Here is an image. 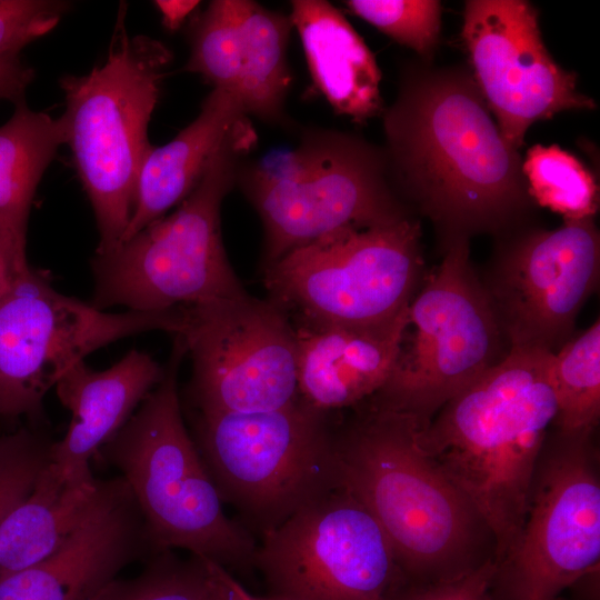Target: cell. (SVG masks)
<instances>
[{"instance_id":"1","label":"cell","mask_w":600,"mask_h":600,"mask_svg":"<svg viewBox=\"0 0 600 600\" xmlns=\"http://www.w3.org/2000/svg\"><path fill=\"white\" fill-rule=\"evenodd\" d=\"M391 183L430 220L443 252L478 234L531 224L537 204L523 159L502 136L469 68L413 60L383 113Z\"/></svg>"},{"instance_id":"2","label":"cell","mask_w":600,"mask_h":600,"mask_svg":"<svg viewBox=\"0 0 600 600\" xmlns=\"http://www.w3.org/2000/svg\"><path fill=\"white\" fill-rule=\"evenodd\" d=\"M336 427L339 487L374 517L408 582L463 577L496 560L492 530L427 456L410 414L366 400Z\"/></svg>"},{"instance_id":"3","label":"cell","mask_w":600,"mask_h":600,"mask_svg":"<svg viewBox=\"0 0 600 600\" xmlns=\"http://www.w3.org/2000/svg\"><path fill=\"white\" fill-rule=\"evenodd\" d=\"M553 353L511 347L420 428L427 456L481 513L496 539V563L517 541L530 486L557 401Z\"/></svg>"},{"instance_id":"4","label":"cell","mask_w":600,"mask_h":600,"mask_svg":"<svg viewBox=\"0 0 600 600\" xmlns=\"http://www.w3.org/2000/svg\"><path fill=\"white\" fill-rule=\"evenodd\" d=\"M186 354L182 338L174 336L161 380L98 454L120 470L157 553L179 548L226 570H246L258 546L227 517L183 422L178 372Z\"/></svg>"},{"instance_id":"5","label":"cell","mask_w":600,"mask_h":600,"mask_svg":"<svg viewBox=\"0 0 600 600\" xmlns=\"http://www.w3.org/2000/svg\"><path fill=\"white\" fill-rule=\"evenodd\" d=\"M256 141L254 128L244 118L172 212L149 223L113 251L94 256L93 307L161 312L248 292L224 250L220 212L237 181L242 158Z\"/></svg>"},{"instance_id":"6","label":"cell","mask_w":600,"mask_h":600,"mask_svg":"<svg viewBox=\"0 0 600 600\" xmlns=\"http://www.w3.org/2000/svg\"><path fill=\"white\" fill-rule=\"evenodd\" d=\"M121 6L107 59L82 76H64L60 117L78 176L92 206L99 244L113 251L128 228L138 176L151 149L148 127L172 54L159 40L130 36Z\"/></svg>"},{"instance_id":"7","label":"cell","mask_w":600,"mask_h":600,"mask_svg":"<svg viewBox=\"0 0 600 600\" xmlns=\"http://www.w3.org/2000/svg\"><path fill=\"white\" fill-rule=\"evenodd\" d=\"M236 182L262 222V269L331 232L414 217L383 149L339 130H307L290 151L241 163Z\"/></svg>"},{"instance_id":"8","label":"cell","mask_w":600,"mask_h":600,"mask_svg":"<svg viewBox=\"0 0 600 600\" xmlns=\"http://www.w3.org/2000/svg\"><path fill=\"white\" fill-rule=\"evenodd\" d=\"M329 414L300 397L262 412L196 411L192 439L222 501L264 534L340 488Z\"/></svg>"},{"instance_id":"9","label":"cell","mask_w":600,"mask_h":600,"mask_svg":"<svg viewBox=\"0 0 600 600\" xmlns=\"http://www.w3.org/2000/svg\"><path fill=\"white\" fill-rule=\"evenodd\" d=\"M262 270L269 299L294 327L387 324L408 310L427 277L420 221L341 229Z\"/></svg>"},{"instance_id":"10","label":"cell","mask_w":600,"mask_h":600,"mask_svg":"<svg viewBox=\"0 0 600 600\" xmlns=\"http://www.w3.org/2000/svg\"><path fill=\"white\" fill-rule=\"evenodd\" d=\"M509 350L471 262L470 241H458L442 252L410 302L394 368L368 401L412 416L422 429Z\"/></svg>"},{"instance_id":"11","label":"cell","mask_w":600,"mask_h":600,"mask_svg":"<svg viewBox=\"0 0 600 600\" xmlns=\"http://www.w3.org/2000/svg\"><path fill=\"white\" fill-rule=\"evenodd\" d=\"M594 434L550 429L519 537L496 563L494 600H556L599 569L600 477Z\"/></svg>"},{"instance_id":"12","label":"cell","mask_w":600,"mask_h":600,"mask_svg":"<svg viewBox=\"0 0 600 600\" xmlns=\"http://www.w3.org/2000/svg\"><path fill=\"white\" fill-rule=\"evenodd\" d=\"M183 308L110 313L56 291L30 268L0 299V416L39 418L47 391L94 350L162 330L179 334Z\"/></svg>"},{"instance_id":"13","label":"cell","mask_w":600,"mask_h":600,"mask_svg":"<svg viewBox=\"0 0 600 600\" xmlns=\"http://www.w3.org/2000/svg\"><path fill=\"white\" fill-rule=\"evenodd\" d=\"M253 567L287 600H388L406 581L378 521L342 488L262 534Z\"/></svg>"},{"instance_id":"14","label":"cell","mask_w":600,"mask_h":600,"mask_svg":"<svg viewBox=\"0 0 600 600\" xmlns=\"http://www.w3.org/2000/svg\"><path fill=\"white\" fill-rule=\"evenodd\" d=\"M184 311L174 336L191 358L197 412L270 411L299 397L296 329L274 301L247 292Z\"/></svg>"},{"instance_id":"15","label":"cell","mask_w":600,"mask_h":600,"mask_svg":"<svg viewBox=\"0 0 600 600\" xmlns=\"http://www.w3.org/2000/svg\"><path fill=\"white\" fill-rule=\"evenodd\" d=\"M599 278L594 217L563 220L556 229L528 224L496 239L480 276L510 348L552 353L574 334L578 314Z\"/></svg>"},{"instance_id":"16","label":"cell","mask_w":600,"mask_h":600,"mask_svg":"<svg viewBox=\"0 0 600 600\" xmlns=\"http://www.w3.org/2000/svg\"><path fill=\"white\" fill-rule=\"evenodd\" d=\"M461 39L470 71L503 138L516 149L538 121L569 110H594L577 73L548 51L539 12L526 0H468Z\"/></svg>"},{"instance_id":"17","label":"cell","mask_w":600,"mask_h":600,"mask_svg":"<svg viewBox=\"0 0 600 600\" xmlns=\"http://www.w3.org/2000/svg\"><path fill=\"white\" fill-rule=\"evenodd\" d=\"M153 554L124 479H99L91 511L53 553L0 576V600H93L123 568Z\"/></svg>"},{"instance_id":"18","label":"cell","mask_w":600,"mask_h":600,"mask_svg":"<svg viewBox=\"0 0 600 600\" xmlns=\"http://www.w3.org/2000/svg\"><path fill=\"white\" fill-rule=\"evenodd\" d=\"M163 371L134 349L106 370H93L84 360L68 369L54 388L71 421L64 437L51 444V464L72 482H93L91 458L126 424Z\"/></svg>"},{"instance_id":"19","label":"cell","mask_w":600,"mask_h":600,"mask_svg":"<svg viewBox=\"0 0 600 600\" xmlns=\"http://www.w3.org/2000/svg\"><path fill=\"white\" fill-rule=\"evenodd\" d=\"M407 324L408 310L377 327H294L300 399L330 413L374 396L394 368Z\"/></svg>"},{"instance_id":"20","label":"cell","mask_w":600,"mask_h":600,"mask_svg":"<svg viewBox=\"0 0 600 600\" xmlns=\"http://www.w3.org/2000/svg\"><path fill=\"white\" fill-rule=\"evenodd\" d=\"M289 17L313 84L333 110L358 123L381 113L380 69L344 16L324 0H293Z\"/></svg>"},{"instance_id":"21","label":"cell","mask_w":600,"mask_h":600,"mask_svg":"<svg viewBox=\"0 0 600 600\" xmlns=\"http://www.w3.org/2000/svg\"><path fill=\"white\" fill-rule=\"evenodd\" d=\"M247 117L237 94L212 89L190 124L168 143L152 146L138 176L133 210L121 242L182 202L226 138Z\"/></svg>"},{"instance_id":"22","label":"cell","mask_w":600,"mask_h":600,"mask_svg":"<svg viewBox=\"0 0 600 600\" xmlns=\"http://www.w3.org/2000/svg\"><path fill=\"white\" fill-rule=\"evenodd\" d=\"M66 144L61 119L30 109L24 100L14 104L0 126V244L14 277L30 269L27 229L37 187Z\"/></svg>"},{"instance_id":"23","label":"cell","mask_w":600,"mask_h":600,"mask_svg":"<svg viewBox=\"0 0 600 600\" xmlns=\"http://www.w3.org/2000/svg\"><path fill=\"white\" fill-rule=\"evenodd\" d=\"M98 490L99 479L72 482L49 460L28 497L0 524V576L53 553L89 514Z\"/></svg>"},{"instance_id":"24","label":"cell","mask_w":600,"mask_h":600,"mask_svg":"<svg viewBox=\"0 0 600 600\" xmlns=\"http://www.w3.org/2000/svg\"><path fill=\"white\" fill-rule=\"evenodd\" d=\"M241 34L239 97L246 113L279 123L291 84L287 49L292 29L289 16L256 1L238 0Z\"/></svg>"},{"instance_id":"25","label":"cell","mask_w":600,"mask_h":600,"mask_svg":"<svg viewBox=\"0 0 600 600\" xmlns=\"http://www.w3.org/2000/svg\"><path fill=\"white\" fill-rule=\"evenodd\" d=\"M552 382L563 433L596 432L600 419V320L573 334L556 353Z\"/></svg>"},{"instance_id":"26","label":"cell","mask_w":600,"mask_h":600,"mask_svg":"<svg viewBox=\"0 0 600 600\" xmlns=\"http://www.w3.org/2000/svg\"><path fill=\"white\" fill-rule=\"evenodd\" d=\"M224 571L208 559L164 550L148 558L136 577L109 582L93 600H223Z\"/></svg>"},{"instance_id":"27","label":"cell","mask_w":600,"mask_h":600,"mask_svg":"<svg viewBox=\"0 0 600 600\" xmlns=\"http://www.w3.org/2000/svg\"><path fill=\"white\" fill-rule=\"evenodd\" d=\"M522 170L538 207L562 214L563 220L596 216L598 183L573 154L554 144H536L528 149Z\"/></svg>"},{"instance_id":"28","label":"cell","mask_w":600,"mask_h":600,"mask_svg":"<svg viewBox=\"0 0 600 600\" xmlns=\"http://www.w3.org/2000/svg\"><path fill=\"white\" fill-rule=\"evenodd\" d=\"M189 42L190 56L184 69L200 74L213 89L239 97L241 36L238 0L211 1L192 21Z\"/></svg>"},{"instance_id":"29","label":"cell","mask_w":600,"mask_h":600,"mask_svg":"<svg viewBox=\"0 0 600 600\" xmlns=\"http://www.w3.org/2000/svg\"><path fill=\"white\" fill-rule=\"evenodd\" d=\"M346 7L392 40L432 60L437 50L442 6L437 0H349Z\"/></svg>"},{"instance_id":"30","label":"cell","mask_w":600,"mask_h":600,"mask_svg":"<svg viewBox=\"0 0 600 600\" xmlns=\"http://www.w3.org/2000/svg\"><path fill=\"white\" fill-rule=\"evenodd\" d=\"M51 444L29 429L0 437V524L31 492Z\"/></svg>"},{"instance_id":"31","label":"cell","mask_w":600,"mask_h":600,"mask_svg":"<svg viewBox=\"0 0 600 600\" xmlns=\"http://www.w3.org/2000/svg\"><path fill=\"white\" fill-rule=\"evenodd\" d=\"M69 3L57 0H0V59L19 56L59 23Z\"/></svg>"},{"instance_id":"32","label":"cell","mask_w":600,"mask_h":600,"mask_svg":"<svg viewBox=\"0 0 600 600\" xmlns=\"http://www.w3.org/2000/svg\"><path fill=\"white\" fill-rule=\"evenodd\" d=\"M496 561L453 580L430 583L402 582L388 600H494Z\"/></svg>"},{"instance_id":"33","label":"cell","mask_w":600,"mask_h":600,"mask_svg":"<svg viewBox=\"0 0 600 600\" xmlns=\"http://www.w3.org/2000/svg\"><path fill=\"white\" fill-rule=\"evenodd\" d=\"M34 72L20 59L11 56L0 59V101L7 100L14 104L24 100V93L32 82Z\"/></svg>"},{"instance_id":"34","label":"cell","mask_w":600,"mask_h":600,"mask_svg":"<svg viewBox=\"0 0 600 600\" xmlns=\"http://www.w3.org/2000/svg\"><path fill=\"white\" fill-rule=\"evenodd\" d=\"M153 3L160 12L163 27L169 31H177L200 2L196 0H157Z\"/></svg>"},{"instance_id":"35","label":"cell","mask_w":600,"mask_h":600,"mask_svg":"<svg viewBox=\"0 0 600 600\" xmlns=\"http://www.w3.org/2000/svg\"><path fill=\"white\" fill-rule=\"evenodd\" d=\"M226 592L223 600H253V594L249 593L228 570L224 571Z\"/></svg>"},{"instance_id":"36","label":"cell","mask_w":600,"mask_h":600,"mask_svg":"<svg viewBox=\"0 0 600 600\" xmlns=\"http://www.w3.org/2000/svg\"><path fill=\"white\" fill-rule=\"evenodd\" d=\"M14 278L9 260L0 244V299L9 290Z\"/></svg>"},{"instance_id":"37","label":"cell","mask_w":600,"mask_h":600,"mask_svg":"<svg viewBox=\"0 0 600 600\" xmlns=\"http://www.w3.org/2000/svg\"><path fill=\"white\" fill-rule=\"evenodd\" d=\"M253 600H287V599H283V598H279V597H274V596H266V597H258V596H253Z\"/></svg>"}]
</instances>
